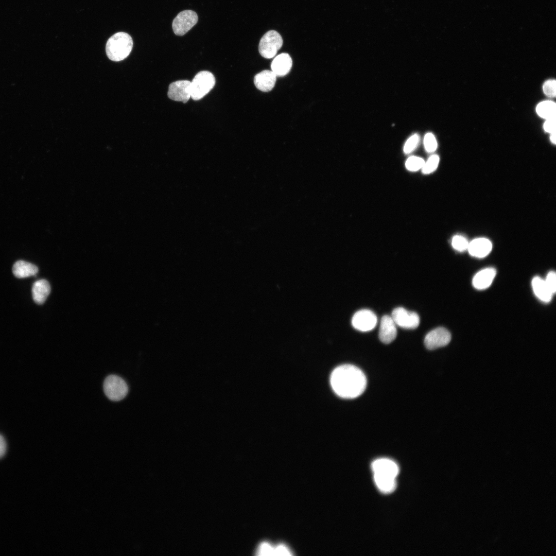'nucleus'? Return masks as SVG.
Returning <instances> with one entry per match:
<instances>
[{
	"label": "nucleus",
	"instance_id": "473e14b6",
	"mask_svg": "<svg viewBox=\"0 0 556 556\" xmlns=\"http://www.w3.org/2000/svg\"><path fill=\"white\" fill-rule=\"evenodd\" d=\"M550 140L552 143L555 144V131L550 133Z\"/></svg>",
	"mask_w": 556,
	"mask_h": 556
},
{
	"label": "nucleus",
	"instance_id": "4468645a",
	"mask_svg": "<svg viewBox=\"0 0 556 556\" xmlns=\"http://www.w3.org/2000/svg\"><path fill=\"white\" fill-rule=\"evenodd\" d=\"M276 76L272 71L264 70L257 74L254 78L256 88L263 92L271 91L275 84Z\"/></svg>",
	"mask_w": 556,
	"mask_h": 556
},
{
	"label": "nucleus",
	"instance_id": "7c9ffc66",
	"mask_svg": "<svg viewBox=\"0 0 556 556\" xmlns=\"http://www.w3.org/2000/svg\"><path fill=\"white\" fill-rule=\"evenodd\" d=\"M543 128L546 132L550 133L555 131V117L546 119Z\"/></svg>",
	"mask_w": 556,
	"mask_h": 556
},
{
	"label": "nucleus",
	"instance_id": "f03ea898",
	"mask_svg": "<svg viewBox=\"0 0 556 556\" xmlns=\"http://www.w3.org/2000/svg\"><path fill=\"white\" fill-rule=\"evenodd\" d=\"M133 47V40L127 33L119 32L114 34L107 41L106 51L108 57L113 61H120L126 58Z\"/></svg>",
	"mask_w": 556,
	"mask_h": 556
},
{
	"label": "nucleus",
	"instance_id": "c756f323",
	"mask_svg": "<svg viewBox=\"0 0 556 556\" xmlns=\"http://www.w3.org/2000/svg\"><path fill=\"white\" fill-rule=\"evenodd\" d=\"M290 550L285 545L280 544L274 547V555H291Z\"/></svg>",
	"mask_w": 556,
	"mask_h": 556
},
{
	"label": "nucleus",
	"instance_id": "6e6552de",
	"mask_svg": "<svg viewBox=\"0 0 556 556\" xmlns=\"http://www.w3.org/2000/svg\"><path fill=\"white\" fill-rule=\"evenodd\" d=\"M451 340L449 332L444 327H439L429 332L425 336L424 344L430 350L444 346Z\"/></svg>",
	"mask_w": 556,
	"mask_h": 556
},
{
	"label": "nucleus",
	"instance_id": "cd10ccee",
	"mask_svg": "<svg viewBox=\"0 0 556 556\" xmlns=\"http://www.w3.org/2000/svg\"><path fill=\"white\" fill-rule=\"evenodd\" d=\"M274 547L267 542L261 543L257 550L258 555H274Z\"/></svg>",
	"mask_w": 556,
	"mask_h": 556
},
{
	"label": "nucleus",
	"instance_id": "f3484780",
	"mask_svg": "<svg viewBox=\"0 0 556 556\" xmlns=\"http://www.w3.org/2000/svg\"><path fill=\"white\" fill-rule=\"evenodd\" d=\"M50 292V286L47 281L42 279L36 281L32 287V298L38 304H42Z\"/></svg>",
	"mask_w": 556,
	"mask_h": 556
},
{
	"label": "nucleus",
	"instance_id": "20e7f679",
	"mask_svg": "<svg viewBox=\"0 0 556 556\" xmlns=\"http://www.w3.org/2000/svg\"><path fill=\"white\" fill-rule=\"evenodd\" d=\"M103 390L106 395L110 400L119 401L127 395L128 387L122 378L117 375H110L105 379Z\"/></svg>",
	"mask_w": 556,
	"mask_h": 556
},
{
	"label": "nucleus",
	"instance_id": "39448f33",
	"mask_svg": "<svg viewBox=\"0 0 556 556\" xmlns=\"http://www.w3.org/2000/svg\"><path fill=\"white\" fill-rule=\"evenodd\" d=\"M283 45L281 35L275 30H269L261 38L258 50L264 58L270 59L274 57Z\"/></svg>",
	"mask_w": 556,
	"mask_h": 556
},
{
	"label": "nucleus",
	"instance_id": "423d86ee",
	"mask_svg": "<svg viewBox=\"0 0 556 556\" xmlns=\"http://www.w3.org/2000/svg\"><path fill=\"white\" fill-rule=\"evenodd\" d=\"M198 20L196 12L191 10L181 11L172 21V27L175 34L179 36L184 35L197 24Z\"/></svg>",
	"mask_w": 556,
	"mask_h": 556
},
{
	"label": "nucleus",
	"instance_id": "4be33fe9",
	"mask_svg": "<svg viewBox=\"0 0 556 556\" xmlns=\"http://www.w3.org/2000/svg\"><path fill=\"white\" fill-rule=\"evenodd\" d=\"M425 163L424 160L418 157H410L406 161V168L412 171H415L422 168Z\"/></svg>",
	"mask_w": 556,
	"mask_h": 556
},
{
	"label": "nucleus",
	"instance_id": "0eeeda50",
	"mask_svg": "<svg viewBox=\"0 0 556 556\" xmlns=\"http://www.w3.org/2000/svg\"><path fill=\"white\" fill-rule=\"evenodd\" d=\"M391 317L396 325L405 329H415L420 324L418 314L403 307L395 308L392 311Z\"/></svg>",
	"mask_w": 556,
	"mask_h": 556
},
{
	"label": "nucleus",
	"instance_id": "9d476101",
	"mask_svg": "<svg viewBox=\"0 0 556 556\" xmlns=\"http://www.w3.org/2000/svg\"><path fill=\"white\" fill-rule=\"evenodd\" d=\"M190 81L179 80L171 83L168 88V97L171 100L186 103L190 97Z\"/></svg>",
	"mask_w": 556,
	"mask_h": 556
},
{
	"label": "nucleus",
	"instance_id": "bb28decb",
	"mask_svg": "<svg viewBox=\"0 0 556 556\" xmlns=\"http://www.w3.org/2000/svg\"><path fill=\"white\" fill-rule=\"evenodd\" d=\"M419 142V136L415 134L410 136L406 141L404 147V151L406 154H409L413 151L417 147Z\"/></svg>",
	"mask_w": 556,
	"mask_h": 556
},
{
	"label": "nucleus",
	"instance_id": "2eb2a0df",
	"mask_svg": "<svg viewBox=\"0 0 556 556\" xmlns=\"http://www.w3.org/2000/svg\"><path fill=\"white\" fill-rule=\"evenodd\" d=\"M492 248V245L489 240L484 238H479L470 242L467 249L471 255L482 258L490 253Z\"/></svg>",
	"mask_w": 556,
	"mask_h": 556
},
{
	"label": "nucleus",
	"instance_id": "1a4fd4ad",
	"mask_svg": "<svg viewBox=\"0 0 556 556\" xmlns=\"http://www.w3.org/2000/svg\"><path fill=\"white\" fill-rule=\"evenodd\" d=\"M376 315L369 309H362L356 312L352 319V324L356 329L361 332L372 330L376 325Z\"/></svg>",
	"mask_w": 556,
	"mask_h": 556
},
{
	"label": "nucleus",
	"instance_id": "7ed1b4c3",
	"mask_svg": "<svg viewBox=\"0 0 556 556\" xmlns=\"http://www.w3.org/2000/svg\"><path fill=\"white\" fill-rule=\"evenodd\" d=\"M214 76L210 72L202 71L198 73L190 82V97L194 100L202 99L214 88Z\"/></svg>",
	"mask_w": 556,
	"mask_h": 556
},
{
	"label": "nucleus",
	"instance_id": "c85d7f7f",
	"mask_svg": "<svg viewBox=\"0 0 556 556\" xmlns=\"http://www.w3.org/2000/svg\"><path fill=\"white\" fill-rule=\"evenodd\" d=\"M550 291L553 294L556 290V275L554 271H550L544 280Z\"/></svg>",
	"mask_w": 556,
	"mask_h": 556
},
{
	"label": "nucleus",
	"instance_id": "dca6fc26",
	"mask_svg": "<svg viewBox=\"0 0 556 556\" xmlns=\"http://www.w3.org/2000/svg\"><path fill=\"white\" fill-rule=\"evenodd\" d=\"M496 270L493 268H488L477 272L473 277L472 283L477 289H484L492 284L496 275Z\"/></svg>",
	"mask_w": 556,
	"mask_h": 556
},
{
	"label": "nucleus",
	"instance_id": "a878e982",
	"mask_svg": "<svg viewBox=\"0 0 556 556\" xmlns=\"http://www.w3.org/2000/svg\"><path fill=\"white\" fill-rule=\"evenodd\" d=\"M544 93L550 98H553L556 95V81L554 79H549L545 81L543 85Z\"/></svg>",
	"mask_w": 556,
	"mask_h": 556
},
{
	"label": "nucleus",
	"instance_id": "f257e3e1",
	"mask_svg": "<svg viewBox=\"0 0 556 556\" xmlns=\"http://www.w3.org/2000/svg\"><path fill=\"white\" fill-rule=\"evenodd\" d=\"M330 382L335 393L343 398H354L365 390L367 378L363 372L352 364H343L332 372Z\"/></svg>",
	"mask_w": 556,
	"mask_h": 556
},
{
	"label": "nucleus",
	"instance_id": "9b49d317",
	"mask_svg": "<svg viewBox=\"0 0 556 556\" xmlns=\"http://www.w3.org/2000/svg\"><path fill=\"white\" fill-rule=\"evenodd\" d=\"M396 324L391 316H384L380 320L378 336L380 340L385 344L392 342L396 338Z\"/></svg>",
	"mask_w": 556,
	"mask_h": 556
},
{
	"label": "nucleus",
	"instance_id": "f8f14e48",
	"mask_svg": "<svg viewBox=\"0 0 556 556\" xmlns=\"http://www.w3.org/2000/svg\"><path fill=\"white\" fill-rule=\"evenodd\" d=\"M374 474L391 476L396 478L399 473L397 464L393 460L387 458H380L374 460L371 464Z\"/></svg>",
	"mask_w": 556,
	"mask_h": 556
},
{
	"label": "nucleus",
	"instance_id": "412c9836",
	"mask_svg": "<svg viewBox=\"0 0 556 556\" xmlns=\"http://www.w3.org/2000/svg\"><path fill=\"white\" fill-rule=\"evenodd\" d=\"M536 112L539 116L545 119L554 118L556 115V105L551 100H545L536 106Z\"/></svg>",
	"mask_w": 556,
	"mask_h": 556
},
{
	"label": "nucleus",
	"instance_id": "aec40b11",
	"mask_svg": "<svg viewBox=\"0 0 556 556\" xmlns=\"http://www.w3.org/2000/svg\"><path fill=\"white\" fill-rule=\"evenodd\" d=\"M375 483L378 489L384 493H390L396 488L395 478L374 474Z\"/></svg>",
	"mask_w": 556,
	"mask_h": 556
},
{
	"label": "nucleus",
	"instance_id": "393cba45",
	"mask_svg": "<svg viewBox=\"0 0 556 556\" xmlns=\"http://www.w3.org/2000/svg\"><path fill=\"white\" fill-rule=\"evenodd\" d=\"M424 144L426 150L428 152H432L436 150L437 142L432 133H428L425 135Z\"/></svg>",
	"mask_w": 556,
	"mask_h": 556
},
{
	"label": "nucleus",
	"instance_id": "2f4dec72",
	"mask_svg": "<svg viewBox=\"0 0 556 556\" xmlns=\"http://www.w3.org/2000/svg\"><path fill=\"white\" fill-rule=\"evenodd\" d=\"M7 449V444L5 439L2 435L0 434V458L3 457L6 453Z\"/></svg>",
	"mask_w": 556,
	"mask_h": 556
},
{
	"label": "nucleus",
	"instance_id": "6ab92c4d",
	"mask_svg": "<svg viewBox=\"0 0 556 556\" xmlns=\"http://www.w3.org/2000/svg\"><path fill=\"white\" fill-rule=\"evenodd\" d=\"M12 272L15 277L22 279L35 275L38 272V268L30 263L18 260L14 264Z\"/></svg>",
	"mask_w": 556,
	"mask_h": 556
},
{
	"label": "nucleus",
	"instance_id": "b1692460",
	"mask_svg": "<svg viewBox=\"0 0 556 556\" xmlns=\"http://www.w3.org/2000/svg\"><path fill=\"white\" fill-rule=\"evenodd\" d=\"M469 242L467 239L460 235L455 236L451 241L453 247L459 251H463L467 249Z\"/></svg>",
	"mask_w": 556,
	"mask_h": 556
},
{
	"label": "nucleus",
	"instance_id": "a211bd4d",
	"mask_svg": "<svg viewBox=\"0 0 556 556\" xmlns=\"http://www.w3.org/2000/svg\"><path fill=\"white\" fill-rule=\"evenodd\" d=\"M532 286L534 294L540 300L546 303L550 301L553 294L544 280L538 276L534 277L532 281Z\"/></svg>",
	"mask_w": 556,
	"mask_h": 556
},
{
	"label": "nucleus",
	"instance_id": "5701e85b",
	"mask_svg": "<svg viewBox=\"0 0 556 556\" xmlns=\"http://www.w3.org/2000/svg\"><path fill=\"white\" fill-rule=\"evenodd\" d=\"M439 157L436 154L430 157L427 162L424 164L422 172L425 174L430 173L435 171L438 166Z\"/></svg>",
	"mask_w": 556,
	"mask_h": 556
},
{
	"label": "nucleus",
	"instance_id": "ddd939ff",
	"mask_svg": "<svg viewBox=\"0 0 556 556\" xmlns=\"http://www.w3.org/2000/svg\"><path fill=\"white\" fill-rule=\"evenodd\" d=\"M292 61L289 54L282 53L273 60L271 64L272 71L278 77L287 75L292 67Z\"/></svg>",
	"mask_w": 556,
	"mask_h": 556
}]
</instances>
